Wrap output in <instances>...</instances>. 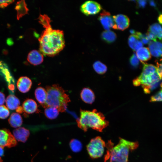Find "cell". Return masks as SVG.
Listing matches in <instances>:
<instances>
[{"label":"cell","mask_w":162,"mask_h":162,"mask_svg":"<svg viewBox=\"0 0 162 162\" xmlns=\"http://www.w3.org/2000/svg\"><path fill=\"white\" fill-rule=\"evenodd\" d=\"M22 108L23 111L30 114L38 111V106L36 102L31 99H27L23 103Z\"/></svg>","instance_id":"obj_14"},{"label":"cell","mask_w":162,"mask_h":162,"mask_svg":"<svg viewBox=\"0 0 162 162\" xmlns=\"http://www.w3.org/2000/svg\"><path fill=\"white\" fill-rule=\"evenodd\" d=\"M128 44L130 47L134 51H137L142 47L143 44L135 34L130 35L128 39Z\"/></svg>","instance_id":"obj_18"},{"label":"cell","mask_w":162,"mask_h":162,"mask_svg":"<svg viewBox=\"0 0 162 162\" xmlns=\"http://www.w3.org/2000/svg\"><path fill=\"white\" fill-rule=\"evenodd\" d=\"M142 72L140 74L142 76L151 75L157 71L156 67L152 64L143 63Z\"/></svg>","instance_id":"obj_24"},{"label":"cell","mask_w":162,"mask_h":162,"mask_svg":"<svg viewBox=\"0 0 162 162\" xmlns=\"http://www.w3.org/2000/svg\"><path fill=\"white\" fill-rule=\"evenodd\" d=\"M13 136L16 140L25 142L30 135L29 130L24 127H19L13 131Z\"/></svg>","instance_id":"obj_12"},{"label":"cell","mask_w":162,"mask_h":162,"mask_svg":"<svg viewBox=\"0 0 162 162\" xmlns=\"http://www.w3.org/2000/svg\"><path fill=\"white\" fill-rule=\"evenodd\" d=\"M136 55L143 63L150 60L151 58L148 48L145 47H142L136 51Z\"/></svg>","instance_id":"obj_17"},{"label":"cell","mask_w":162,"mask_h":162,"mask_svg":"<svg viewBox=\"0 0 162 162\" xmlns=\"http://www.w3.org/2000/svg\"><path fill=\"white\" fill-rule=\"evenodd\" d=\"M27 59L31 64L34 66L39 65L44 61V55L39 51L33 50L28 53Z\"/></svg>","instance_id":"obj_10"},{"label":"cell","mask_w":162,"mask_h":162,"mask_svg":"<svg viewBox=\"0 0 162 162\" xmlns=\"http://www.w3.org/2000/svg\"><path fill=\"white\" fill-rule=\"evenodd\" d=\"M46 88L47 92L46 107H54L59 112H65L68 103L70 101L65 91L58 84L47 86Z\"/></svg>","instance_id":"obj_3"},{"label":"cell","mask_w":162,"mask_h":162,"mask_svg":"<svg viewBox=\"0 0 162 162\" xmlns=\"http://www.w3.org/2000/svg\"><path fill=\"white\" fill-rule=\"evenodd\" d=\"M161 101H162V90L161 89L152 96L151 97L150 100V101L151 102Z\"/></svg>","instance_id":"obj_30"},{"label":"cell","mask_w":162,"mask_h":162,"mask_svg":"<svg viewBox=\"0 0 162 162\" xmlns=\"http://www.w3.org/2000/svg\"><path fill=\"white\" fill-rule=\"evenodd\" d=\"M76 122L78 127L85 132L89 128L102 132L109 124L104 115L95 109L92 111L80 110V116Z\"/></svg>","instance_id":"obj_2"},{"label":"cell","mask_w":162,"mask_h":162,"mask_svg":"<svg viewBox=\"0 0 162 162\" xmlns=\"http://www.w3.org/2000/svg\"><path fill=\"white\" fill-rule=\"evenodd\" d=\"M139 146L137 142L130 141L120 138L118 143L110 149L105 157L110 162H128L130 151L136 149Z\"/></svg>","instance_id":"obj_4"},{"label":"cell","mask_w":162,"mask_h":162,"mask_svg":"<svg viewBox=\"0 0 162 162\" xmlns=\"http://www.w3.org/2000/svg\"><path fill=\"white\" fill-rule=\"evenodd\" d=\"M70 147L74 152H78L80 151L82 148V144L78 140L76 139L71 140L69 143Z\"/></svg>","instance_id":"obj_26"},{"label":"cell","mask_w":162,"mask_h":162,"mask_svg":"<svg viewBox=\"0 0 162 162\" xmlns=\"http://www.w3.org/2000/svg\"><path fill=\"white\" fill-rule=\"evenodd\" d=\"M93 68L97 73L100 74H104L107 70L106 66L99 61H97L94 63Z\"/></svg>","instance_id":"obj_25"},{"label":"cell","mask_w":162,"mask_h":162,"mask_svg":"<svg viewBox=\"0 0 162 162\" xmlns=\"http://www.w3.org/2000/svg\"><path fill=\"white\" fill-rule=\"evenodd\" d=\"M14 2V0H0V7L4 8Z\"/></svg>","instance_id":"obj_33"},{"label":"cell","mask_w":162,"mask_h":162,"mask_svg":"<svg viewBox=\"0 0 162 162\" xmlns=\"http://www.w3.org/2000/svg\"><path fill=\"white\" fill-rule=\"evenodd\" d=\"M17 144L16 140L9 130L0 129V146L10 148L15 146Z\"/></svg>","instance_id":"obj_6"},{"label":"cell","mask_w":162,"mask_h":162,"mask_svg":"<svg viewBox=\"0 0 162 162\" xmlns=\"http://www.w3.org/2000/svg\"><path fill=\"white\" fill-rule=\"evenodd\" d=\"M148 30L154 34L159 40H162V27L159 24H152L149 27Z\"/></svg>","instance_id":"obj_23"},{"label":"cell","mask_w":162,"mask_h":162,"mask_svg":"<svg viewBox=\"0 0 162 162\" xmlns=\"http://www.w3.org/2000/svg\"><path fill=\"white\" fill-rule=\"evenodd\" d=\"M101 36L103 40L108 43L113 42L116 40L117 37L116 33L110 30H106L103 32Z\"/></svg>","instance_id":"obj_21"},{"label":"cell","mask_w":162,"mask_h":162,"mask_svg":"<svg viewBox=\"0 0 162 162\" xmlns=\"http://www.w3.org/2000/svg\"><path fill=\"white\" fill-rule=\"evenodd\" d=\"M159 22L162 25V14L159 15L158 18Z\"/></svg>","instance_id":"obj_39"},{"label":"cell","mask_w":162,"mask_h":162,"mask_svg":"<svg viewBox=\"0 0 162 162\" xmlns=\"http://www.w3.org/2000/svg\"><path fill=\"white\" fill-rule=\"evenodd\" d=\"M10 112L7 107L4 105L0 106V118L4 119L9 115Z\"/></svg>","instance_id":"obj_29"},{"label":"cell","mask_w":162,"mask_h":162,"mask_svg":"<svg viewBox=\"0 0 162 162\" xmlns=\"http://www.w3.org/2000/svg\"><path fill=\"white\" fill-rule=\"evenodd\" d=\"M101 9V6L100 4L91 0L85 2L80 8L81 12L86 16L96 14L99 13Z\"/></svg>","instance_id":"obj_7"},{"label":"cell","mask_w":162,"mask_h":162,"mask_svg":"<svg viewBox=\"0 0 162 162\" xmlns=\"http://www.w3.org/2000/svg\"><path fill=\"white\" fill-rule=\"evenodd\" d=\"M106 146L105 142L100 136L91 140L87 146V150L90 156L93 158L101 157Z\"/></svg>","instance_id":"obj_5"},{"label":"cell","mask_w":162,"mask_h":162,"mask_svg":"<svg viewBox=\"0 0 162 162\" xmlns=\"http://www.w3.org/2000/svg\"><path fill=\"white\" fill-rule=\"evenodd\" d=\"M16 112L17 113H22L23 112L22 107L21 106H19L16 109Z\"/></svg>","instance_id":"obj_38"},{"label":"cell","mask_w":162,"mask_h":162,"mask_svg":"<svg viewBox=\"0 0 162 162\" xmlns=\"http://www.w3.org/2000/svg\"><path fill=\"white\" fill-rule=\"evenodd\" d=\"M98 19L106 30H110L111 28H113L114 22L113 17L109 12L105 10H103L100 14Z\"/></svg>","instance_id":"obj_9"},{"label":"cell","mask_w":162,"mask_h":162,"mask_svg":"<svg viewBox=\"0 0 162 162\" xmlns=\"http://www.w3.org/2000/svg\"><path fill=\"white\" fill-rule=\"evenodd\" d=\"M146 34L147 35L150 40H152L153 41H154V42H155L157 41L156 36L154 34H153L149 31L148 30Z\"/></svg>","instance_id":"obj_35"},{"label":"cell","mask_w":162,"mask_h":162,"mask_svg":"<svg viewBox=\"0 0 162 162\" xmlns=\"http://www.w3.org/2000/svg\"><path fill=\"white\" fill-rule=\"evenodd\" d=\"M80 95L82 100L86 103L92 104L94 101L95 97L94 93L88 88H83Z\"/></svg>","instance_id":"obj_15"},{"label":"cell","mask_w":162,"mask_h":162,"mask_svg":"<svg viewBox=\"0 0 162 162\" xmlns=\"http://www.w3.org/2000/svg\"><path fill=\"white\" fill-rule=\"evenodd\" d=\"M38 19L45 28L38 38L39 51L44 56L53 57L65 46L63 32L52 28L51 19L46 14H40Z\"/></svg>","instance_id":"obj_1"},{"label":"cell","mask_w":162,"mask_h":162,"mask_svg":"<svg viewBox=\"0 0 162 162\" xmlns=\"http://www.w3.org/2000/svg\"><path fill=\"white\" fill-rule=\"evenodd\" d=\"M149 3L150 5L154 7H156V4L154 1L151 0L149 1Z\"/></svg>","instance_id":"obj_40"},{"label":"cell","mask_w":162,"mask_h":162,"mask_svg":"<svg viewBox=\"0 0 162 162\" xmlns=\"http://www.w3.org/2000/svg\"><path fill=\"white\" fill-rule=\"evenodd\" d=\"M114 25L113 28L123 31L128 27L130 25V20L126 16L119 14L113 17Z\"/></svg>","instance_id":"obj_8"},{"label":"cell","mask_w":162,"mask_h":162,"mask_svg":"<svg viewBox=\"0 0 162 162\" xmlns=\"http://www.w3.org/2000/svg\"><path fill=\"white\" fill-rule=\"evenodd\" d=\"M160 87L161 88V90H162V82L160 84Z\"/></svg>","instance_id":"obj_43"},{"label":"cell","mask_w":162,"mask_h":162,"mask_svg":"<svg viewBox=\"0 0 162 162\" xmlns=\"http://www.w3.org/2000/svg\"><path fill=\"white\" fill-rule=\"evenodd\" d=\"M148 48L149 51L162 50V43L157 41L150 42L149 44Z\"/></svg>","instance_id":"obj_28"},{"label":"cell","mask_w":162,"mask_h":162,"mask_svg":"<svg viewBox=\"0 0 162 162\" xmlns=\"http://www.w3.org/2000/svg\"><path fill=\"white\" fill-rule=\"evenodd\" d=\"M137 3L140 7L144 8L146 4V0H139L137 1Z\"/></svg>","instance_id":"obj_37"},{"label":"cell","mask_w":162,"mask_h":162,"mask_svg":"<svg viewBox=\"0 0 162 162\" xmlns=\"http://www.w3.org/2000/svg\"><path fill=\"white\" fill-rule=\"evenodd\" d=\"M15 9L17 11V18L18 20L28 14V9L24 0H21L17 2Z\"/></svg>","instance_id":"obj_16"},{"label":"cell","mask_w":162,"mask_h":162,"mask_svg":"<svg viewBox=\"0 0 162 162\" xmlns=\"http://www.w3.org/2000/svg\"><path fill=\"white\" fill-rule=\"evenodd\" d=\"M161 81H160L151 85L149 86H142L144 92L146 94H149L151 92L157 88L161 84Z\"/></svg>","instance_id":"obj_27"},{"label":"cell","mask_w":162,"mask_h":162,"mask_svg":"<svg viewBox=\"0 0 162 162\" xmlns=\"http://www.w3.org/2000/svg\"><path fill=\"white\" fill-rule=\"evenodd\" d=\"M4 154L3 147L0 146V157L3 156Z\"/></svg>","instance_id":"obj_41"},{"label":"cell","mask_w":162,"mask_h":162,"mask_svg":"<svg viewBox=\"0 0 162 162\" xmlns=\"http://www.w3.org/2000/svg\"><path fill=\"white\" fill-rule=\"evenodd\" d=\"M59 111L56 108L52 106H48L45 108L44 114L46 116L50 119L56 118L58 116Z\"/></svg>","instance_id":"obj_22"},{"label":"cell","mask_w":162,"mask_h":162,"mask_svg":"<svg viewBox=\"0 0 162 162\" xmlns=\"http://www.w3.org/2000/svg\"><path fill=\"white\" fill-rule=\"evenodd\" d=\"M149 51L151 54L155 57H159L162 56V50H154Z\"/></svg>","instance_id":"obj_34"},{"label":"cell","mask_w":162,"mask_h":162,"mask_svg":"<svg viewBox=\"0 0 162 162\" xmlns=\"http://www.w3.org/2000/svg\"><path fill=\"white\" fill-rule=\"evenodd\" d=\"M6 104L8 108L13 110L16 109L19 106L20 102L19 99L15 96L10 94L7 98Z\"/></svg>","instance_id":"obj_19"},{"label":"cell","mask_w":162,"mask_h":162,"mask_svg":"<svg viewBox=\"0 0 162 162\" xmlns=\"http://www.w3.org/2000/svg\"><path fill=\"white\" fill-rule=\"evenodd\" d=\"M8 121L11 127L17 128L20 126L23 122L20 115L15 112H14L11 115Z\"/></svg>","instance_id":"obj_20"},{"label":"cell","mask_w":162,"mask_h":162,"mask_svg":"<svg viewBox=\"0 0 162 162\" xmlns=\"http://www.w3.org/2000/svg\"><path fill=\"white\" fill-rule=\"evenodd\" d=\"M139 60L136 54L134 53L130 57V64L134 67H137L139 64Z\"/></svg>","instance_id":"obj_31"},{"label":"cell","mask_w":162,"mask_h":162,"mask_svg":"<svg viewBox=\"0 0 162 162\" xmlns=\"http://www.w3.org/2000/svg\"></svg>","instance_id":"obj_44"},{"label":"cell","mask_w":162,"mask_h":162,"mask_svg":"<svg viewBox=\"0 0 162 162\" xmlns=\"http://www.w3.org/2000/svg\"><path fill=\"white\" fill-rule=\"evenodd\" d=\"M5 100V99L4 94L0 92V105H2L4 103Z\"/></svg>","instance_id":"obj_36"},{"label":"cell","mask_w":162,"mask_h":162,"mask_svg":"<svg viewBox=\"0 0 162 162\" xmlns=\"http://www.w3.org/2000/svg\"><path fill=\"white\" fill-rule=\"evenodd\" d=\"M2 161H3V160L0 157V162H2Z\"/></svg>","instance_id":"obj_42"},{"label":"cell","mask_w":162,"mask_h":162,"mask_svg":"<svg viewBox=\"0 0 162 162\" xmlns=\"http://www.w3.org/2000/svg\"><path fill=\"white\" fill-rule=\"evenodd\" d=\"M156 70L159 76L162 78V59L156 61Z\"/></svg>","instance_id":"obj_32"},{"label":"cell","mask_w":162,"mask_h":162,"mask_svg":"<svg viewBox=\"0 0 162 162\" xmlns=\"http://www.w3.org/2000/svg\"><path fill=\"white\" fill-rule=\"evenodd\" d=\"M32 84V80L27 76H22L18 80L17 86L18 89L22 93H26L30 90Z\"/></svg>","instance_id":"obj_11"},{"label":"cell","mask_w":162,"mask_h":162,"mask_svg":"<svg viewBox=\"0 0 162 162\" xmlns=\"http://www.w3.org/2000/svg\"><path fill=\"white\" fill-rule=\"evenodd\" d=\"M34 94L37 100L39 103L44 108L46 107L47 92L46 89L41 87H39L35 89Z\"/></svg>","instance_id":"obj_13"}]
</instances>
